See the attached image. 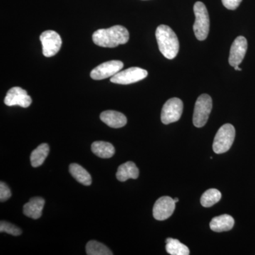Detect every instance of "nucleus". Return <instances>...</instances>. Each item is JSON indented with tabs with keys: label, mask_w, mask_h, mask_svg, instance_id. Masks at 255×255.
Returning <instances> with one entry per match:
<instances>
[{
	"label": "nucleus",
	"mask_w": 255,
	"mask_h": 255,
	"mask_svg": "<svg viewBox=\"0 0 255 255\" xmlns=\"http://www.w3.org/2000/svg\"><path fill=\"white\" fill-rule=\"evenodd\" d=\"M70 172L78 182L85 186H90L92 184V177L88 172L80 166V164L73 163L70 165Z\"/></svg>",
	"instance_id": "obj_18"
},
{
	"label": "nucleus",
	"mask_w": 255,
	"mask_h": 255,
	"mask_svg": "<svg viewBox=\"0 0 255 255\" xmlns=\"http://www.w3.org/2000/svg\"><path fill=\"white\" fill-rule=\"evenodd\" d=\"M159 51L167 59H174L179 50V42L173 30L167 25H159L155 32Z\"/></svg>",
	"instance_id": "obj_2"
},
{
	"label": "nucleus",
	"mask_w": 255,
	"mask_h": 255,
	"mask_svg": "<svg viewBox=\"0 0 255 255\" xmlns=\"http://www.w3.org/2000/svg\"><path fill=\"white\" fill-rule=\"evenodd\" d=\"M100 119L108 127L114 128L124 127L127 124V119L125 115L117 111H105L101 114Z\"/></svg>",
	"instance_id": "obj_13"
},
{
	"label": "nucleus",
	"mask_w": 255,
	"mask_h": 255,
	"mask_svg": "<svg viewBox=\"0 0 255 255\" xmlns=\"http://www.w3.org/2000/svg\"><path fill=\"white\" fill-rule=\"evenodd\" d=\"M92 151L95 155L101 158H110L115 153V148L110 142L105 141L94 142Z\"/></svg>",
	"instance_id": "obj_17"
},
{
	"label": "nucleus",
	"mask_w": 255,
	"mask_h": 255,
	"mask_svg": "<svg viewBox=\"0 0 255 255\" xmlns=\"http://www.w3.org/2000/svg\"><path fill=\"white\" fill-rule=\"evenodd\" d=\"M0 232L6 233L14 236H20L22 233L21 230L17 226L11 224L6 221H1L0 223Z\"/></svg>",
	"instance_id": "obj_23"
},
{
	"label": "nucleus",
	"mask_w": 255,
	"mask_h": 255,
	"mask_svg": "<svg viewBox=\"0 0 255 255\" xmlns=\"http://www.w3.org/2000/svg\"><path fill=\"white\" fill-rule=\"evenodd\" d=\"M43 55L47 58L54 56L59 51L62 46V39L57 32L48 30L41 33L40 36Z\"/></svg>",
	"instance_id": "obj_8"
},
{
	"label": "nucleus",
	"mask_w": 255,
	"mask_h": 255,
	"mask_svg": "<svg viewBox=\"0 0 255 255\" xmlns=\"http://www.w3.org/2000/svg\"><path fill=\"white\" fill-rule=\"evenodd\" d=\"M147 72L144 69L133 67L122 70L111 78V82L119 85H130L147 78Z\"/></svg>",
	"instance_id": "obj_7"
},
{
	"label": "nucleus",
	"mask_w": 255,
	"mask_h": 255,
	"mask_svg": "<svg viewBox=\"0 0 255 255\" xmlns=\"http://www.w3.org/2000/svg\"><path fill=\"white\" fill-rule=\"evenodd\" d=\"M235 70H238V71H242V69L239 68V66L234 67Z\"/></svg>",
	"instance_id": "obj_26"
},
{
	"label": "nucleus",
	"mask_w": 255,
	"mask_h": 255,
	"mask_svg": "<svg viewBox=\"0 0 255 255\" xmlns=\"http://www.w3.org/2000/svg\"><path fill=\"white\" fill-rule=\"evenodd\" d=\"M123 67L124 63L120 60H111L101 64L92 70L90 76L95 80H102L111 78L120 72Z\"/></svg>",
	"instance_id": "obj_9"
},
{
	"label": "nucleus",
	"mask_w": 255,
	"mask_h": 255,
	"mask_svg": "<svg viewBox=\"0 0 255 255\" xmlns=\"http://www.w3.org/2000/svg\"><path fill=\"white\" fill-rule=\"evenodd\" d=\"M183 107L182 101L179 98L169 99L162 107L161 113L162 123L167 125L179 121L182 117Z\"/></svg>",
	"instance_id": "obj_6"
},
{
	"label": "nucleus",
	"mask_w": 255,
	"mask_h": 255,
	"mask_svg": "<svg viewBox=\"0 0 255 255\" xmlns=\"http://www.w3.org/2000/svg\"><path fill=\"white\" fill-rule=\"evenodd\" d=\"M236 137V130L233 125L226 124L220 128L215 136L213 150L216 154L227 152L232 146Z\"/></svg>",
	"instance_id": "obj_4"
},
{
	"label": "nucleus",
	"mask_w": 255,
	"mask_h": 255,
	"mask_svg": "<svg viewBox=\"0 0 255 255\" xmlns=\"http://www.w3.org/2000/svg\"><path fill=\"white\" fill-rule=\"evenodd\" d=\"M174 199L169 196H162L156 201L152 209L154 218L157 221L169 219L173 214L175 209Z\"/></svg>",
	"instance_id": "obj_10"
},
{
	"label": "nucleus",
	"mask_w": 255,
	"mask_h": 255,
	"mask_svg": "<svg viewBox=\"0 0 255 255\" xmlns=\"http://www.w3.org/2000/svg\"><path fill=\"white\" fill-rule=\"evenodd\" d=\"M45 200L41 197H33L23 206V214L33 219H38L42 216Z\"/></svg>",
	"instance_id": "obj_14"
},
{
	"label": "nucleus",
	"mask_w": 255,
	"mask_h": 255,
	"mask_svg": "<svg viewBox=\"0 0 255 255\" xmlns=\"http://www.w3.org/2000/svg\"><path fill=\"white\" fill-rule=\"evenodd\" d=\"M87 254L88 255H112V252L102 243L91 241L86 246Z\"/></svg>",
	"instance_id": "obj_22"
},
{
	"label": "nucleus",
	"mask_w": 255,
	"mask_h": 255,
	"mask_svg": "<svg viewBox=\"0 0 255 255\" xmlns=\"http://www.w3.org/2000/svg\"><path fill=\"white\" fill-rule=\"evenodd\" d=\"M174 202L177 203L178 201H179V199L178 198H175V199H174Z\"/></svg>",
	"instance_id": "obj_27"
},
{
	"label": "nucleus",
	"mask_w": 255,
	"mask_h": 255,
	"mask_svg": "<svg viewBox=\"0 0 255 255\" xmlns=\"http://www.w3.org/2000/svg\"><path fill=\"white\" fill-rule=\"evenodd\" d=\"M243 0H222L223 4L228 9L235 10L240 6Z\"/></svg>",
	"instance_id": "obj_25"
},
{
	"label": "nucleus",
	"mask_w": 255,
	"mask_h": 255,
	"mask_svg": "<svg viewBox=\"0 0 255 255\" xmlns=\"http://www.w3.org/2000/svg\"><path fill=\"white\" fill-rule=\"evenodd\" d=\"M212 107V99L209 95L204 94L199 96L196 102L193 116V123L196 127L201 128L206 125Z\"/></svg>",
	"instance_id": "obj_5"
},
{
	"label": "nucleus",
	"mask_w": 255,
	"mask_h": 255,
	"mask_svg": "<svg viewBox=\"0 0 255 255\" xmlns=\"http://www.w3.org/2000/svg\"><path fill=\"white\" fill-rule=\"evenodd\" d=\"M248 41L244 36H238L233 41L230 50L229 63L231 66H239L246 56Z\"/></svg>",
	"instance_id": "obj_12"
},
{
	"label": "nucleus",
	"mask_w": 255,
	"mask_h": 255,
	"mask_svg": "<svg viewBox=\"0 0 255 255\" xmlns=\"http://www.w3.org/2000/svg\"><path fill=\"white\" fill-rule=\"evenodd\" d=\"M11 193L10 189L4 182L0 183V201L1 202L6 201L11 197Z\"/></svg>",
	"instance_id": "obj_24"
},
{
	"label": "nucleus",
	"mask_w": 255,
	"mask_h": 255,
	"mask_svg": "<svg viewBox=\"0 0 255 255\" xmlns=\"http://www.w3.org/2000/svg\"><path fill=\"white\" fill-rule=\"evenodd\" d=\"M139 176V169L134 162H126L119 166L117 172V177L120 182H126L129 179H137Z\"/></svg>",
	"instance_id": "obj_16"
},
{
	"label": "nucleus",
	"mask_w": 255,
	"mask_h": 255,
	"mask_svg": "<svg viewBox=\"0 0 255 255\" xmlns=\"http://www.w3.org/2000/svg\"><path fill=\"white\" fill-rule=\"evenodd\" d=\"M31 97L26 90L21 87H14L10 89L4 98V104L9 107L19 106L23 108H27L31 105Z\"/></svg>",
	"instance_id": "obj_11"
},
{
	"label": "nucleus",
	"mask_w": 255,
	"mask_h": 255,
	"mask_svg": "<svg viewBox=\"0 0 255 255\" xmlns=\"http://www.w3.org/2000/svg\"><path fill=\"white\" fill-rule=\"evenodd\" d=\"M235 221L232 216L224 214L215 217L210 223V228L215 232L221 233L228 231L234 226Z\"/></svg>",
	"instance_id": "obj_15"
},
{
	"label": "nucleus",
	"mask_w": 255,
	"mask_h": 255,
	"mask_svg": "<svg viewBox=\"0 0 255 255\" xmlns=\"http://www.w3.org/2000/svg\"><path fill=\"white\" fill-rule=\"evenodd\" d=\"M221 199V193L218 189H210L206 191L201 197V204L209 208L219 202Z\"/></svg>",
	"instance_id": "obj_21"
},
{
	"label": "nucleus",
	"mask_w": 255,
	"mask_h": 255,
	"mask_svg": "<svg viewBox=\"0 0 255 255\" xmlns=\"http://www.w3.org/2000/svg\"><path fill=\"white\" fill-rule=\"evenodd\" d=\"M94 43L104 48H115L127 43L129 40L128 31L121 25L96 31L92 36Z\"/></svg>",
	"instance_id": "obj_1"
},
{
	"label": "nucleus",
	"mask_w": 255,
	"mask_h": 255,
	"mask_svg": "<svg viewBox=\"0 0 255 255\" xmlns=\"http://www.w3.org/2000/svg\"><path fill=\"white\" fill-rule=\"evenodd\" d=\"M49 146L46 143H42L37 147L30 156L32 167H38L42 165L49 154Z\"/></svg>",
	"instance_id": "obj_19"
},
{
	"label": "nucleus",
	"mask_w": 255,
	"mask_h": 255,
	"mask_svg": "<svg viewBox=\"0 0 255 255\" xmlns=\"http://www.w3.org/2000/svg\"><path fill=\"white\" fill-rule=\"evenodd\" d=\"M195 22L193 26L194 34L199 41H204L209 33L210 19L205 4L201 1H196L194 6Z\"/></svg>",
	"instance_id": "obj_3"
},
{
	"label": "nucleus",
	"mask_w": 255,
	"mask_h": 255,
	"mask_svg": "<svg viewBox=\"0 0 255 255\" xmlns=\"http://www.w3.org/2000/svg\"><path fill=\"white\" fill-rule=\"evenodd\" d=\"M166 251L172 255H189L190 254L189 248L182 244L178 240L167 238L166 240Z\"/></svg>",
	"instance_id": "obj_20"
}]
</instances>
